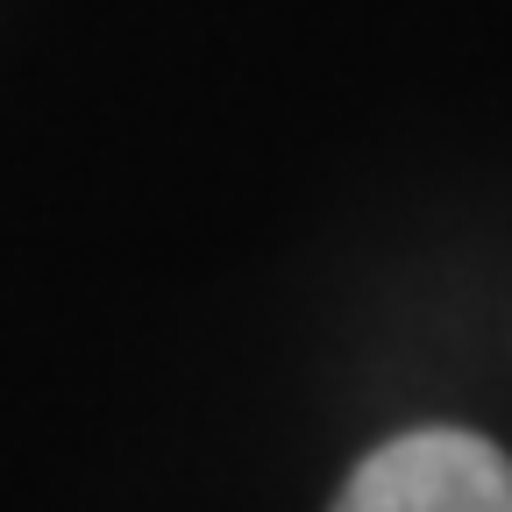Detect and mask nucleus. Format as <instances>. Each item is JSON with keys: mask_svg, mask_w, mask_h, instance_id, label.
Instances as JSON below:
<instances>
[{"mask_svg": "<svg viewBox=\"0 0 512 512\" xmlns=\"http://www.w3.org/2000/svg\"><path fill=\"white\" fill-rule=\"evenodd\" d=\"M320 512H512V448L463 420H420L370 441Z\"/></svg>", "mask_w": 512, "mask_h": 512, "instance_id": "obj_1", "label": "nucleus"}]
</instances>
